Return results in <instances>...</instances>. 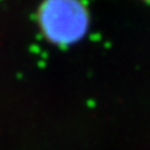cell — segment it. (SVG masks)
Listing matches in <instances>:
<instances>
[{"label": "cell", "mask_w": 150, "mask_h": 150, "mask_svg": "<svg viewBox=\"0 0 150 150\" xmlns=\"http://www.w3.org/2000/svg\"><path fill=\"white\" fill-rule=\"evenodd\" d=\"M146 1H150V0H146Z\"/></svg>", "instance_id": "2"}, {"label": "cell", "mask_w": 150, "mask_h": 150, "mask_svg": "<svg viewBox=\"0 0 150 150\" xmlns=\"http://www.w3.org/2000/svg\"><path fill=\"white\" fill-rule=\"evenodd\" d=\"M89 20V12L81 0H44L38 8V24L45 38L60 46L82 39Z\"/></svg>", "instance_id": "1"}]
</instances>
